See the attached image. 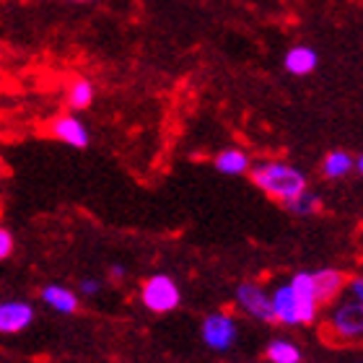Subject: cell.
<instances>
[{"label":"cell","mask_w":363,"mask_h":363,"mask_svg":"<svg viewBox=\"0 0 363 363\" xmlns=\"http://www.w3.org/2000/svg\"><path fill=\"white\" fill-rule=\"evenodd\" d=\"M252 182L265 195L275 197L280 203H288L291 197L309 189V179H306L301 169L283 164V161H262L257 167H252Z\"/></svg>","instance_id":"obj_1"},{"label":"cell","mask_w":363,"mask_h":363,"mask_svg":"<svg viewBox=\"0 0 363 363\" xmlns=\"http://www.w3.org/2000/svg\"><path fill=\"white\" fill-rule=\"evenodd\" d=\"M140 301L153 314H169L182 303V291L172 275H151L140 288Z\"/></svg>","instance_id":"obj_2"},{"label":"cell","mask_w":363,"mask_h":363,"mask_svg":"<svg viewBox=\"0 0 363 363\" xmlns=\"http://www.w3.org/2000/svg\"><path fill=\"white\" fill-rule=\"evenodd\" d=\"M239 340V325L226 311H213L203 319V342L211 350H228Z\"/></svg>","instance_id":"obj_3"},{"label":"cell","mask_w":363,"mask_h":363,"mask_svg":"<svg viewBox=\"0 0 363 363\" xmlns=\"http://www.w3.org/2000/svg\"><path fill=\"white\" fill-rule=\"evenodd\" d=\"M330 327H333L335 340L340 342H353L363 335V301H350L340 303L335 309L333 319H330Z\"/></svg>","instance_id":"obj_4"},{"label":"cell","mask_w":363,"mask_h":363,"mask_svg":"<svg viewBox=\"0 0 363 363\" xmlns=\"http://www.w3.org/2000/svg\"><path fill=\"white\" fill-rule=\"evenodd\" d=\"M47 130H50V135H52L55 140H60V143L70 145V148H78V151L89 148V143H91L89 128L78 120L76 114H57V117H52V122H50Z\"/></svg>","instance_id":"obj_5"},{"label":"cell","mask_w":363,"mask_h":363,"mask_svg":"<svg viewBox=\"0 0 363 363\" xmlns=\"http://www.w3.org/2000/svg\"><path fill=\"white\" fill-rule=\"evenodd\" d=\"M236 303L250 317L259 319V322H275L270 294H267L265 288H259L257 283H242V286L236 288Z\"/></svg>","instance_id":"obj_6"},{"label":"cell","mask_w":363,"mask_h":363,"mask_svg":"<svg viewBox=\"0 0 363 363\" xmlns=\"http://www.w3.org/2000/svg\"><path fill=\"white\" fill-rule=\"evenodd\" d=\"M37 319V311L29 301H18V298H11V301H0V335H16L29 330Z\"/></svg>","instance_id":"obj_7"},{"label":"cell","mask_w":363,"mask_h":363,"mask_svg":"<svg viewBox=\"0 0 363 363\" xmlns=\"http://www.w3.org/2000/svg\"><path fill=\"white\" fill-rule=\"evenodd\" d=\"M288 288H291L296 296V303H298V311H301V325H311L319 314V303H317V296H314V280H311V272H296L294 278L288 280Z\"/></svg>","instance_id":"obj_8"},{"label":"cell","mask_w":363,"mask_h":363,"mask_svg":"<svg viewBox=\"0 0 363 363\" xmlns=\"http://www.w3.org/2000/svg\"><path fill=\"white\" fill-rule=\"evenodd\" d=\"M311 280H314V296H317L319 306L335 301L342 294L345 283H348L345 275L340 270H333V267H322V270L311 272Z\"/></svg>","instance_id":"obj_9"},{"label":"cell","mask_w":363,"mask_h":363,"mask_svg":"<svg viewBox=\"0 0 363 363\" xmlns=\"http://www.w3.org/2000/svg\"><path fill=\"white\" fill-rule=\"evenodd\" d=\"M39 296H42V301L52 311H57V314H76V311L81 309V298H78L76 291L68 286H60V283L45 286Z\"/></svg>","instance_id":"obj_10"},{"label":"cell","mask_w":363,"mask_h":363,"mask_svg":"<svg viewBox=\"0 0 363 363\" xmlns=\"http://www.w3.org/2000/svg\"><path fill=\"white\" fill-rule=\"evenodd\" d=\"M283 65H286V70L291 73V76L303 78L317 70L319 55H317V50H311V47H306V45H296L286 52Z\"/></svg>","instance_id":"obj_11"},{"label":"cell","mask_w":363,"mask_h":363,"mask_svg":"<svg viewBox=\"0 0 363 363\" xmlns=\"http://www.w3.org/2000/svg\"><path fill=\"white\" fill-rule=\"evenodd\" d=\"M272 298V314H275V322H283V325H301V311H298V303H296L294 291L286 286L275 288Z\"/></svg>","instance_id":"obj_12"},{"label":"cell","mask_w":363,"mask_h":363,"mask_svg":"<svg viewBox=\"0 0 363 363\" xmlns=\"http://www.w3.org/2000/svg\"><path fill=\"white\" fill-rule=\"evenodd\" d=\"M213 167L226 177H242L252 169V159L250 153L242 151V148H226L213 159Z\"/></svg>","instance_id":"obj_13"},{"label":"cell","mask_w":363,"mask_h":363,"mask_svg":"<svg viewBox=\"0 0 363 363\" xmlns=\"http://www.w3.org/2000/svg\"><path fill=\"white\" fill-rule=\"evenodd\" d=\"M94 99H96V89L91 84L89 78L84 76H73L68 81V89H65V101L73 112H84L94 104Z\"/></svg>","instance_id":"obj_14"},{"label":"cell","mask_w":363,"mask_h":363,"mask_svg":"<svg viewBox=\"0 0 363 363\" xmlns=\"http://www.w3.org/2000/svg\"><path fill=\"white\" fill-rule=\"evenodd\" d=\"M356 172V156L348 151H342V148H337V151H330L325 156V161H322V174L327 177V179H348L350 174Z\"/></svg>","instance_id":"obj_15"},{"label":"cell","mask_w":363,"mask_h":363,"mask_svg":"<svg viewBox=\"0 0 363 363\" xmlns=\"http://www.w3.org/2000/svg\"><path fill=\"white\" fill-rule=\"evenodd\" d=\"M267 361L270 363H301V348L294 340L275 337L267 342Z\"/></svg>","instance_id":"obj_16"},{"label":"cell","mask_w":363,"mask_h":363,"mask_svg":"<svg viewBox=\"0 0 363 363\" xmlns=\"http://www.w3.org/2000/svg\"><path fill=\"white\" fill-rule=\"evenodd\" d=\"M283 205H286L294 216H301V218H306V216H314V213L319 211V195H317V192L303 189L301 195L291 197V200H288V203H283Z\"/></svg>","instance_id":"obj_17"},{"label":"cell","mask_w":363,"mask_h":363,"mask_svg":"<svg viewBox=\"0 0 363 363\" xmlns=\"http://www.w3.org/2000/svg\"><path fill=\"white\" fill-rule=\"evenodd\" d=\"M13 247H16L13 234H11L8 228L0 226V262H3V259H8L11 255H13Z\"/></svg>","instance_id":"obj_18"},{"label":"cell","mask_w":363,"mask_h":363,"mask_svg":"<svg viewBox=\"0 0 363 363\" xmlns=\"http://www.w3.org/2000/svg\"><path fill=\"white\" fill-rule=\"evenodd\" d=\"M81 294L84 296H99L101 294V280L99 278H84L81 280Z\"/></svg>","instance_id":"obj_19"},{"label":"cell","mask_w":363,"mask_h":363,"mask_svg":"<svg viewBox=\"0 0 363 363\" xmlns=\"http://www.w3.org/2000/svg\"><path fill=\"white\" fill-rule=\"evenodd\" d=\"M348 288H350V296H353L356 301H363V278H361V275H358V278L350 280Z\"/></svg>","instance_id":"obj_20"},{"label":"cell","mask_w":363,"mask_h":363,"mask_svg":"<svg viewBox=\"0 0 363 363\" xmlns=\"http://www.w3.org/2000/svg\"><path fill=\"white\" fill-rule=\"evenodd\" d=\"M125 278H128V270H125L122 265H112V267H109V280H112L114 286H120Z\"/></svg>","instance_id":"obj_21"},{"label":"cell","mask_w":363,"mask_h":363,"mask_svg":"<svg viewBox=\"0 0 363 363\" xmlns=\"http://www.w3.org/2000/svg\"><path fill=\"white\" fill-rule=\"evenodd\" d=\"M70 3H91V0H70Z\"/></svg>","instance_id":"obj_22"}]
</instances>
